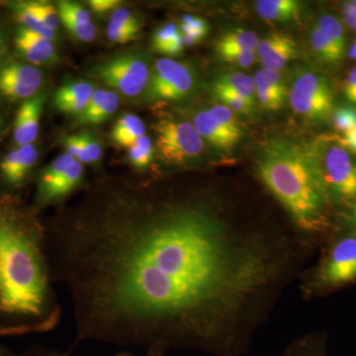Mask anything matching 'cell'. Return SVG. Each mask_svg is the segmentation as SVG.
<instances>
[{
	"instance_id": "cell-1",
	"label": "cell",
	"mask_w": 356,
	"mask_h": 356,
	"mask_svg": "<svg viewBox=\"0 0 356 356\" xmlns=\"http://www.w3.org/2000/svg\"><path fill=\"white\" fill-rule=\"evenodd\" d=\"M215 186L105 184L44 225L54 285L86 341L242 356L273 310L282 243Z\"/></svg>"
},
{
	"instance_id": "cell-2",
	"label": "cell",
	"mask_w": 356,
	"mask_h": 356,
	"mask_svg": "<svg viewBox=\"0 0 356 356\" xmlns=\"http://www.w3.org/2000/svg\"><path fill=\"white\" fill-rule=\"evenodd\" d=\"M62 315L44 221L17 196L0 192V337L50 332Z\"/></svg>"
},
{
	"instance_id": "cell-3",
	"label": "cell",
	"mask_w": 356,
	"mask_h": 356,
	"mask_svg": "<svg viewBox=\"0 0 356 356\" xmlns=\"http://www.w3.org/2000/svg\"><path fill=\"white\" fill-rule=\"evenodd\" d=\"M259 184L309 242L320 248L339 224L336 205L308 147L270 140L254 166Z\"/></svg>"
},
{
	"instance_id": "cell-4",
	"label": "cell",
	"mask_w": 356,
	"mask_h": 356,
	"mask_svg": "<svg viewBox=\"0 0 356 356\" xmlns=\"http://www.w3.org/2000/svg\"><path fill=\"white\" fill-rule=\"evenodd\" d=\"M320 248L317 261L297 280L305 301L325 298L356 284V229L337 224Z\"/></svg>"
},
{
	"instance_id": "cell-5",
	"label": "cell",
	"mask_w": 356,
	"mask_h": 356,
	"mask_svg": "<svg viewBox=\"0 0 356 356\" xmlns=\"http://www.w3.org/2000/svg\"><path fill=\"white\" fill-rule=\"evenodd\" d=\"M336 207L356 200V161L339 144L321 142L308 147Z\"/></svg>"
},
{
	"instance_id": "cell-6",
	"label": "cell",
	"mask_w": 356,
	"mask_h": 356,
	"mask_svg": "<svg viewBox=\"0 0 356 356\" xmlns=\"http://www.w3.org/2000/svg\"><path fill=\"white\" fill-rule=\"evenodd\" d=\"M290 105L297 114L314 121H325L334 111V90L329 79L318 72H299L289 89Z\"/></svg>"
},
{
	"instance_id": "cell-7",
	"label": "cell",
	"mask_w": 356,
	"mask_h": 356,
	"mask_svg": "<svg viewBox=\"0 0 356 356\" xmlns=\"http://www.w3.org/2000/svg\"><path fill=\"white\" fill-rule=\"evenodd\" d=\"M154 130L159 153L165 163L182 165L203 153V138L189 122L163 119L154 124Z\"/></svg>"
},
{
	"instance_id": "cell-8",
	"label": "cell",
	"mask_w": 356,
	"mask_h": 356,
	"mask_svg": "<svg viewBox=\"0 0 356 356\" xmlns=\"http://www.w3.org/2000/svg\"><path fill=\"white\" fill-rule=\"evenodd\" d=\"M90 76L123 95L135 97L146 91L151 70L142 54H124L96 65Z\"/></svg>"
},
{
	"instance_id": "cell-9",
	"label": "cell",
	"mask_w": 356,
	"mask_h": 356,
	"mask_svg": "<svg viewBox=\"0 0 356 356\" xmlns=\"http://www.w3.org/2000/svg\"><path fill=\"white\" fill-rule=\"evenodd\" d=\"M195 84L193 70L170 58L156 60L146 89L149 102H175L191 95Z\"/></svg>"
},
{
	"instance_id": "cell-10",
	"label": "cell",
	"mask_w": 356,
	"mask_h": 356,
	"mask_svg": "<svg viewBox=\"0 0 356 356\" xmlns=\"http://www.w3.org/2000/svg\"><path fill=\"white\" fill-rule=\"evenodd\" d=\"M43 86V74L33 65L14 62L0 69V95L11 102L34 97Z\"/></svg>"
},
{
	"instance_id": "cell-11",
	"label": "cell",
	"mask_w": 356,
	"mask_h": 356,
	"mask_svg": "<svg viewBox=\"0 0 356 356\" xmlns=\"http://www.w3.org/2000/svg\"><path fill=\"white\" fill-rule=\"evenodd\" d=\"M38 159V149L33 144L18 147L9 152L0 163L2 184L11 191L24 187Z\"/></svg>"
},
{
	"instance_id": "cell-12",
	"label": "cell",
	"mask_w": 356,
	"mask_h": 356,
	"mask_svg": "<svg viewBox=\"0 0 356 356\" xmlns=\"http://www.w3.org/2000/svg\"><path fill=\"white\" fill-rule=\"evenodd\" d=\"M298 51V44L291 36L276 32L271 33L259 42L255 54L264 69L280 72L288 63L297 58Z\"/></svg>"
},
{
	"instance_id": "cell-13",
	"label": "cell",
	"mask_w": 356,
	"mask_h": 356,
	"mask_svg": "<svg viewBox=\"0 0 356 356\" xmlns=\"http://www.w3.org/2000/svg\"><path fill=\"white\" fill-rule=\"evenodd\" d=\"M84 168L83 163L76 161L51 184L36 192L34 208L37 211L49 205L62 202L72 192L81 188L83 184Z\"/></svg>"
},
{
	"instance_id": "cell-14",
	"label": "cell",
	"mask_w": 356,
	"mask_h": 356,
	"mask_svg": "<svg viewBox=\"0 0 356 356\" xmlns=\"http://www.w3.org/2000/svg\"><path fill=\"white\" fill-rule=\"evenodd\" d=\"M254 81L255 96L262 108L277 111L284 106L289 90L280 72L268 69L257 70Z\"/></svg>"
},
{
	"instance_id": "cell-15",
	"label": "cell",
	"mask_w": 356,
	"mask_h": 356,
	"mask_svg": "<svg viewBox=\"0 0 356 356\" xmlns=\"http://www.w3.org/2000/svg\"><path fill=\"white\" fill-rule=\"evenodd\" d=\"M46 100L44 93H38L20 105L14 121L13 139L18 147L33 144L38 137L40 118Z\"/></svg>"
},
{
	"instance_id": "cell-16",
	"label": "cell",
	"mask_w": 356,
	"mask_h": 356,
	"mask_svg": "<svg viewBox=\"0 0 356 356\" xmlns=\"http://www.w3.org/2000/svg\"><path fill=\"white\" fill-rule=\"evenodd\" d=\"M18 53L33 65L51 64L58 60L57 51L50 40L19 26L14 37Z\"/></svg>"
},
{
	"instance_id": "cell-17",
	"label": "cell",
	"mask_w": 356,
	"mask_h": 356,
	"mask_svg": "<svg viewBox=\"0 0 356 356\" xmlns=\"http://www.w3.org/2000/svg\"><path fill=\"white\" fill-rule=\"evenodd\" d=\"M192 124L203 140L205 139L221 151H232L242 140L241 138L227 130L208 111L196 113Z\"/></svg>"
},
{
	"instance_id": "cell-18",
	"label": "cell",
	"mask_w": 356,
	"mask_h": 356,
	"mask_svg": "<svg viewBox=\"0 0 356 356\" xmlns=\"http://www.w3.org/2000/svg\"><path fill=\"white\" fill-rule=\"evenodd\" d=\"M92 84L84 81L65 84L54 96V105L67 114L81 115L95 92Z\"/></svg>"
},
{
	"instance_id": "cell-19",
	"label": "cell",
	"mask_w": 356,
	"mask_h": 356,
	"mask_svg": "<svg viewBox=\"0 0 356 356\" xmlns=\"http://www.w3.org/2000/svg\"><path fill=\"white\" fill-rule=\"evenodd\" d=\"M302 6L296 0H259L255 10L259 17L271 22H291L300 19Z\"/></svg>"
},
{
	"instance_id": "cell-20",
	"label": "cell",
	"mask_w": 356,
	"mask_h": 356,
	"mask_svg": "<svg viewBox=\"0 0 356 356\" xmlns=\"http://www.w3.org/2000/svg\"><path fill=\"white\" fill-rule=\"evenodd\" d=\"M280 356H329L327 332L315 331L292 339Z\"/></svg>"
},
{
	"instance_id": "cell-21",
	"label": "cell",
	"mask_w": 356,
	"mask_h": 356,
	"mask_svg": "<svg viewBox=\"0 0 356 356\" xmlns=\"http://www.w3.org/2000/svg\"><path fill=\"white\" fill-rule=\"evenodd\" d=\"M212 88L226 89L241 96L252 106H255V86L252 77L238 72H222L214 79Z\"/></svg>"
},
{
	"instance_id": "cell-22",
	"label": "cell",
	"mask_w": 356,
	"mask_h": 356,
	"mask_svg": "<svg viewBox=\"0 0 356 356\" xmlns=\"http://www.w3.org/2000/svg\"><path fill=\"white\" fill-rule=\"evenodd\" d=\"M259 43V37L254 32L236 28L225 32L217 40L215 48L217 54L228 51H255Z\"/></svg>"
},
{
	"instance_id": "cell-23",
	"label": "cell",
	"mask_w": 356,
	"mask_h": 356,
	"mask_svg": "<svg viewBox=\"0 0 356 356\" xmlns=\"http://www.w3.org/2000/svg\"><path fill=\"white\" fill-rule=\"evenodd\" d=\"M145 135L146 127L142 119L134 114H126L115 124L111 137L118 146L129 147Z\"/></svg>"
},
{
	"instance_id": "cell-24",
	"label": "cell",
	"mask_w": 356,
	"mask_h": 356,
	"mask_svg": "<svg viewBox=\"0 0 356 356\" xmlns=\"http://www.w3.org/2000/svg\"><path fill=\"white\" fill-rule=\"evenodd\" d=\"M154 50L168 56H177L184 48V38L177 25L166 24L159 28L153 36Z\"/></svg>"
},
{
	"instance_id": "cell-25",
	"label": "cell",
	"mask_w": 356,
	"mask_h": 356,
	"mask_svg": "<svg viewBox=\"0 0 356 356\" xmlns=\"http://www.w3.org/2000/svg\"><path fill=\"white\" fill-rule=\"evenodd\" d=\"M9 6H10L11 11L15 15L16 19L19 21L22 27L31 30V31L44 37V38L50 40V41H53L56 38V32L49 29L35 14L28 10L23 6L22 1L11 2V3H9Z\"/></svg>"
},
{
	"instance_id": "cell-26",
	"label": "cell",
	"mask_w": 356,
	"mask_h": 356,
	"mask_svg": "<svg viewBox=\"0 0 356 356\" xmlns=\"http://www.w3.org/2000/svg\"><path fill=\"white\" fill-rule=\"evenodd\" d=\"M317 27L329 39L341 55H346V39L343 23L331 14H324L318 19Z\"/></svg>"
},
{
	"instance_id": "cell-27",
	"label": "cell",
	"mask_w": 356,
	"mask_h": 356,
	"mask_svg": "<svg viewBox=\"0 0 356 356\" xmlns=\"http://www.w3.org/2000/svg\"><path fill=\"white\" fill-rule=\"evenodd\" d=\"M310 40L314 53L322 62L329 65H337L343 60L344 56L337 50L336 47L329 41L317 26L312 30Z\"/></svg>"
},
{
	"instance_id": "cell-28",
	"label": "cell",
	"mask_w": 356,
	"mask_h": 356,
	"mask_svg": "<svg viewBox=\"0 0 356 356\" xmlns=\"http://www.w3.org/2000/svg\"><path fill=\"white\" fill-rule=\"evenodd\" d=\"M129 161L137 170H146L154 158V146L152 140L146 135L136 140L129 147Z\"/></svg>"
},
{
	"instance_id": "cell-29",
	"label": "cell",
	"mask_w": 356,
	"mask_h": 356,
	"mask_svg": "<svg viewBox=\"0 0 356 356\" xmlns=\"http://www.w3.org/2000/svg\"><path fill=\"white\" fill-rule=\"evenodd\" d=\"M209 31V25L203 18L185 15L182 17L180 33L184 37L185 46L198 44Z\"/></svg>"
},
{
	"instance_id": "cell-30",
	"label": "cell",
	"mask_w": 356,
	"mask_h": 356,
	"mask_svg": "<svg viewBox=\"0 0 356 356\" xmlns=\"http://www.w3.org/2000/svg\"><path fill=\"white\" fill-rule=\"evenodd\" d=\"M76 161V159L67 153L58 156L55 161H51L50 165H47L39 172L38 177H37V191L48 186L58 175H62Z\"/></svg>"
},
{
	"instance_id": "cell-31",
	"label": "cell",
	"mask_w": 356,
	"mask_h": 356,
	"mask_svg": "<svg viewBox=\"0 0 356 356\" xmlns=\"http://www.w3.org/2000/svg\"><path fill=\"white\" fill-rule=\"evenodd\" d=\"M23 6L37 16L49 29L57 31L60 26V15L55 6L44 1H22Z\"/></svg>"
},
{
	"instance_id": "cell-32",
	"label": "cell",
	"mask_w": 356,
	"mask_h": 356,
	"mask_svg": "<svg viewBox=\"0 0 356 356\" xmlns=\"http://www.w3.org/2000/svg\"><path fill=\"white\" fill-rule=\"evenodd\" d=\"M212 92L217 99L222 102V105L233 111L235 114L252 115L254 106L250 104L247 100L235 93L229 92L226 89L212 88Z\"/></svg>"
},
{
	"instance_id": "cell-33",
	"label": "cell",
	"mask_w": 356,
	"mask_h": 356,
	"mask_svg": "<svg viewBox=\"0 0 356 356\" xmlns=\"http://www.w3.org/2000/svg\"><path fill=\"white\" fill-rule=\"evenodd\" d=\"M331 118L337 132L346 134L356 127V108L346 105L337 106L332 111Z\"/></svg>"
},
{
	"instance_id": "cell-34",
	"label": "cell",
	"mask_w": 356,
	"mask_h": 356,
	"mask_svg": "<svg viewBox=\"0 0 356 356\" xmlns=\"http://www.w3.org/2000/svg\"><path fill=\"white\" fill-rule=\"evenodd\" d=\"M207 111L209 112L220 124H222V126H224L227 130L234 134L236 137L243 139V129L241 127L240 124H238L236 114L234 113L233 111H231V110L227 108L226 106L222 104L213 106L212 108L207 110Z\"/></svg>"
},
{
	"instance_id": "cell-35",
	"label": "cell",
	"mask_w": 356,
	"mask_h": 356,
	"mask_svg": "<svg viewBox=\"0 0 356 356\" xmlns=\"http://www.w3.org/2000/svg\"><path fill=\"white\" fill-rule=\"evenodd\" d=\"M120 105V99L116 92L112 90H106V95H105L104 102H103L102 106L98 109L86 125H98L103 122L107 120L110 116H112L119 108Z\"/></svg>"
},
{
	"instance_id": "cell-36",
	"label": "cell",
	"mask_w": 356,
	"mask_h": 356,
	"mask_svg": "<svg viewBox=\"0 0 356 356\" xmlns=\"http://www.w3.org/2000/svg\"><path fill=\"white\" fill-rule=\"evenodd\" d=\"M60 19H69L76 22H89L90 13L81 4L72 1H60L58 4Z\"/></svg>"
},
{
	"instance_id": "cell-37",
	"label": "cell",
	"mask_w": 356,
	"mask_h": 356,
	"mask_svg": "<svg viewBox=\"0 0 356 356\" xmlns=\"http://www.w3.org/2000/svg\"><path fill=\"white\" fill-rule=\"evenodd\" d=\"M65 29L70 35L83 42H91L96 37V26L91 21L89 22H76L69 19H60Z\"/></svg>"
},
{
	"instance_id": "cell-38",
	"label": "cell",
	"mask_w": 356,
	"mask_h": 356,
	"mask_svg": "<svg viewBox=\"0 0 356 356\" xmlns=\"http://www.w3.org/2000/svg\"><path fill=\"white\" fill-rule=\"evenodd\" d=\"M106 32L107 38L113 43L127 44L129 42L137 39L140 30L124 27V26L115 24L110 21Z\"/></svg>"
},
{
	"instance_id": "cell-39",
	"label": "cell",
	"mask_w": 356,
	"mask_h": 356,
	"mask_svg": "<svg viewBox=\"0 0 356 356\" xmlns=\"http://www.w3.org/2000/svg\"><path fill=\"white\" fill-rule=\"evenodd\" d=\"M218 55L224 62L242 67H250L254 64L257 58L255 51H228Z\"/></svg>"
},
{
	"instance_id": "cell-40",
	"label": "cell",
	"mask_w": 356,
	"mask_h": 356,
	"mask_svg": "<svg viewBox=\"0 0 356 356\" xmlns=\"http://www.w3.org/2000/svg\"><path fill=\"white\" fill-rule=\"evenodd\" d=\"M65 146L67 154L74 156L77 161L81 163H86V165H90V159H89L88 152H86L83 140H81L79 135L67 137L65 140Z\"/></svg>"
},
{
	"instance_id": "cell-41",
	"label": "cell",
	"mask_w": 356,
	"mask_h": 356,
	"mask_svg": "<svg viewBox=\"0 0 356 356\" xmlns=\"http://www.w3.org/2000/svg\"><path fill=\"white\" fill-rule=\"evenodd\" d=\"M105 95H106V90H104V89H95V92L92 93L90 99H89L88 105H86V109L83 110V113L79 115V123L86 124V125L88 124L89 119L102 106L103 102H104Z\"/></svg>"
},
{
	"instance_id": "cell-42",
	"label": "cell",
	"mask_w": 356,
	"mask_h": 356,
	"mask_svg": "<svg viewBox=\"0 0 356 356\" xmlns=\"http://www.w3.org/2000/svg\"><path fill=\"white\" fill-rule=\"evenodd\" d=\"M111 22L124 27L132 28V29H140L139 19L126 8H117L114 10L111 15Z\"/></svg>"
},
{
	"instance_id": "cell-43",
	"label": "cell",
	"mask_w": 356,
	"mask_h": 356,
	"mask_svg": "<svg viewBox=\"0 0 356 356\" xmlns=\"http://www.w3.org/2000/svg\"><path fill=\"white\" fill-rule=\"evenodd\" d=\"M79 137L83 140L84 147H86V152H88L91 163H98L102 156V149L99 142L93 136L89 135V134H81V135H79Z\"/></svg>"
},
{
	"instance_id": "cell-44",
	"label": "cell",
	"mask_w": 356,
	"mask_h": 356,
	"mask_svg": "<svg viewBox=\"0 0 356 356\" xmlns=\"http://www.w3.org/2000/svg\"><path fill=\"white\" fill-rule=\"evenodd\" d=\"M119 4H120V1H118V0H91V1H89V6L95 13L98 14H104L116 10Z\"/></svg>"
},
{
	"instance_id": "cell-45",
	"label": "cell",
	"mask_w": 356,
	"mask_h": 356,
	"mask_svg": "<svg viewBox=\"0 0 356 356\" xmlns=\"http://www.w3.org/2000/svg\"><path fill=\"white\" fill-rule=\"evenodd\" d=\"M343 93L346 99L355 103L356 97V67L351 70L343 83Z\"/></svg>"
},
{
	"instance_id": "cell-46",
	"label": "cell",
	"mask_w": 356,
	"mask_h": 356,
	"mask_svg": "<svg viewBox=\"0 0 356 356\" xmlns=\"http://www.w3.org/2000/svg\"><path fill=\"white\" fill-rule=\"evenodd\" d=\"M337 144L346 149L348 153L356 154V127L339 138Z\"/></svg>"
},
{
	"instance_id": "cell-47",
	"label": "cell",
	"mask_w": 356,
	"mask_h": 356,
	"mask_svg": "<svg viewBox=\"0 0 356 356\" xmlns=\"http://www.w3.org/2000/svg\"><path fill=\"white\" fill-rule=\"evenodd\" d=\"M17 356H67L64 353H60V351L53 350V348H42V346H35V348H30L29 350L25 353L17 355Z\"/></svg>"
},
{
	"instance_id": "cell-48",
	"label": "cell",
	"mask_w": 356,
	"mask_h": 356,
	"mask_svg": "<svg viewBox=\"0 0 356 356\" xmlns=\"http://www.w3.org/2000/svg\"><path fill=\"white\" fill-rule=\"evenodd\" d=\"M341 222L339 224L346 225V226L351 227V228L356 229V200L346 208Z\"/></svg>"
},
{
	"instance_id": "cell-49",
	"label": "cell",
	"mask_w": 356,
	"mask_h": 356,
	"mask_svg": "<svg viewBox=\"0 0 356 356\" xmlns=\"http://www.w3.org/2000/svg\"><path fill=\"white\" fill-rule=\"evenodd\" d=\"M343 14L353 16L356 18V1H346L341 4Z\"/></svg>"
},
{
	"instance_id": "cell-50",
	"label": "cell",
	"mask_w": 356,
	"mask_h": 356,
	"mask_svg": "<svg viewBox=\"0 0 356 356\" xmlns=\"http://www.w3.org/2000/svg\"><path fill=\"white\" fill-rule=\"evenodd\" d=\"M343 22L350 28L353 32L356 33V18L348 14H343Z\"/></svg>"
},
{
	"instance_id": "cell-51",
	"label": "cell",
	"mask_w": 356,
	"mask_h": 356,
	"mask_svg": "<svg viewBox=\"0 0 356 356\" xmlns=\"http://www.w3.org/2000/svg\"><path fill=\"white\" fill-rule=\"evenodd\" d=\"M0 356H17V355L13 353L9 348H7L6 346L0 344Z\"/></svg>"
},
{
	"instance_id": "cell-52",
	"label": "cell",
	"mask_w": 356,
	"mask_h": 356,
	"mask_svg": "<svg viewBox=\"0 0 356 356\" xmlns=\"http://www.w3.org/2000/svg\"><path fill=\"white\" fill-rule=\"evenodd\" d=\"M115 356H139L134 355V353H130V351H121V353H116ZM140 356H159L158 355H156V353H146V355H140Z\"/></svg>"
},
{
	"instance_id": "cell-53",
	"label": "cell",
	"mask_w": 356,
	"mask_h": 356,
	"mask_svg": "<svg viewBox=\"0 0 356 356\" xmlns=\"http://www.w3.org/2000/svg\"><path fill=\"white\" fill-rule=\"evenodd\" d=\"M348 57L351 58V60H356V44H353V46L350 47V50H348Z\"/></svg>"
},
{
	"instance_id": "cell-54",
	"label": "cell",
	"mask_w": 356,
	"mask_h": 356,
	"mask_svg": "<svg viewBox=\"0 0 356 356\" xmlns=\"http://www.w3.org/2000/svg\"><path fill=\"white\" fill-rule=\"evenodd\" d=\"M4 51V41L3 38H2L1 35H0V58H1L2 54H3Z\"/></svg>"
},
{
	"instance_id": "cell-55",
	"label": "cell",
	"mask_w": 356,
	"mask_h": 356,
	"mask_svg": "<svg viewBox=\"0 0 356 356\" xmlns=\"http://www.w3.org/2000/svg\"><path fill=\"white\" fill-rule=\"evenodd\" d=\"M2 127H3V119H2L1 114H0V132H1Z\"/></svg>"
},
{
	"instance_id": "cell-56",
	"label": "cell",
	"mask_w": 356,
	"mask_h": 356,
	"mask_svg": "<svg viewBox=\"0 0 356 356\" xmlns=\"http://www.w3.org/2000/svg\"><path fill=\"white\" fill-rule=\"evenodd\" d=\"M353 44H356V38L355 39V41H353Z\"/></svg>"
},
{
	"instance_id": "cell-57",
	"label": "cell",
	"mask_w": 356,
	"mask_h": 356,
	"mask_svg": "<svg viewBox=\"0 0 356 356\" xmlns=\"http://www.w3.org/2000/svg\"><path fill=\"white\" fill-rule=\"evenodd\" d=\"M355 104H356V97H355Z\"/></svg>"
}]
</instances>
